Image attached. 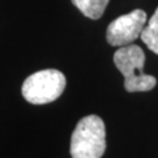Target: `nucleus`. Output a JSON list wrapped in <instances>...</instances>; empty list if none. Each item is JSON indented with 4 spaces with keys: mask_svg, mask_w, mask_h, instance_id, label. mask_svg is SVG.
<instances>
[{
    "mask_svg": "<svg viewBox=\"0 0 158 158\" xmlns=\"http://www.w3.org/2000/svg\"><path fill=\"white\" fill-rule=\"evenodd\" d=\"M106 127L101 117L88 115L80 119L70 139L73 158H101L106 151Z\"/></svg>",
    "mask_w": 158,
    "mask_h": 158,
    "instance_id": "obj_1",
    "label": "nucleus"
},
{
    "mask_svg": "<svg viewBox=\"0 0 158 158\" xmlns=\"http://www.w3.org/2000/svg\"><path fill=\"white\" fill-rule=\"evenodd\" d=\"M114 62L124 76V88L127 91H149L157 85L155 76L143 73L145 55L139 46L127 45L121 47L114 54Z\"/></svg>",
    "mask_w": 158,
    "mask_h": 158,
    "instance_id": "obj_2",
    "label": "nucleus"
},
{
    "mask_svg": "<svg viewBox=\"0 0 158 158\" xmlns=\"http://www.w3.org/2000/svg\"><path fill=\"white\" fill-rule=\"evenodd\" d=\"M66 77L60 70L45 69L29 75L23 85V96L32 104H47L59 98L64 90Z\"/></svg>",
    "mask_w": 158,
    "mask_h": 158,
    "instance_id": "obj_3",
    "label": "nucleus"
},
{
    "mask_svg": "<svg viewBox=\"0 0 158 158\" xmlns=\"http://www.w3.org/2000/svg\"><path fill=\"white\" fill-rule=\"evenodd\" d=\"M147 23V13L134 10L128 14L116 18L107 28V41L111 46H127L141 38Z\"/></svg>",
    "mask_w": 158,
    "mask_h": 158,
    "instance_id": "obj_4",
    "label": "nucleus"
},
{
    "mask_svg": "<svg viewBox=\"0 0 158 158\" xmlns=\"http://www.w3.org/2000/svg\"><path fill=\"white\" fill-rule=\"evenodd\" d=\"M72 2L85 17L96 20L103 15L109 0H72Z\"/></svg>",
    "mask_w": 158,
    "mask_h": 158,
    "instance_id": "obj_5",
    "label": "nucleus"
},
{
    "mask_svg": "<svg viewBox=\"0 0 158 158\" xmlns=\"http://www.w3.org/2000/svg\"><path fill=\"white\" fill-rule=\"evenodd\" d=\"M141 39L150 51L158 55V7L150 18L148 26L142 31Z\"/></svg>",
    "mask_w": 158,
    "mask_h": 158,
    "instance_id": "obj_6",
    "label": "nucleus"
}]
</instances>
